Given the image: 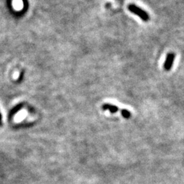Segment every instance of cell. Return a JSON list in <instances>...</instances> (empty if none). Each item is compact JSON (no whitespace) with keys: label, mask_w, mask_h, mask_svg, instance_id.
<instances>
[{"label":"cell","mask_w":184,"mask_h":184,"mask_svg":"<svg viewBox=\"0 0 184 184\" xmlns=\"http://www.w3.org/2000/svg\"><path fill=\"white\" fill-rule=\"evenodd\" d=\"M1 119H2V116H1V114H0V125H2Z\"/></svg>","instance_id":"8992f818"},{"label":"cell","mask_w":184,"mask_h":184,"mask_svg":"<svg viewBox=\"0 0 184 184\" xmlns=\"http://www.w3.org/2000/svg\"><path fill=\"white\" fill-rule=\"evenodd\" d=\"M128 10L132 13L133 14H136V15L139 16V17L142 19L143 21H148L149 19V16L146 12L141 8H140L139 7L134 4H130L128 6Z\"/></svg>","instance_id":"6da1fadb"},{"label":"cell","mask_w":184,"mask_h":184,"mask_svg":"<svg viewBox=\"0 0 184 184\" xmlns=\"http://www.w3.org/2000/svg\"><path fill=\"white\" fill-rule=\"evenodd\" d=\"M21 108H22V105H21L16 106V107H14V108H13V109L12 110V111H11V113H10V115L12 116V115H14V114H15V113H17L18 111H19V110H20Z\"/></svg>","instance_id":"277c9868"},{"label":"cell","mask_w":184,"mask_h":184,"mask_svg":"<svg viewBox=\"0 0 184 184\" xmlns=\"http://www.w3.org/2000/svg\"><path fill=\"white\" fill-rule=\"evenodd\" d=\"M102 108L104 110H109L110 112L111 113H115L116 112H117L119 110V108L117 106H114L113 105H110V104H105V105H103L102 106Z\"/></svg>","instance_id":"3957f363"},{"label":"cell","mask_w":184,"mask_h":184,"mask_svg":"<svg viewBox=\"0 0 184 184\" xmlns=\"http://www.w3.org/2000/svg\"><path fill=\"white\" fill-rule=\"evenodd\" d=\"M121 113H122V114L123 116V117H125V118H126V119H128V118L130 117V113L128 110L123 109V110H122V112H121Z\"/></svg>","instance_id":"5b68a950"},{"label":"cell","mask_w":184,"mask_h":184,"mask_svg":"<svg viewBox=\"0 0 184 184\" xmlns=\"http://www.w3.org/2000/svg\"><path fill=\"white\" fill-rule=\"evenodd\" d=\"M175 57V55L173 53H168V54L167 55L165 62H164V68L166 71H169V70L172 68V66H173Z\"/></svg>","instance_id":"7a4b0ae2"}]
</instances>
